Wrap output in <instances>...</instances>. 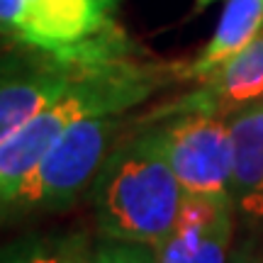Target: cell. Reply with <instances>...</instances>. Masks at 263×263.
<instances>
[{
  "label": "cell",
  "mask_w": 263,
  "mask_h": 263,
  "mask_svg": "<svg viewBox=\"0 0 263 263\" xmlns=\"http://www.w3.org/2000/svg\"><path fill=\"white\" fill-rule=\"evenodd\" d=\"M107 59V57H105ZM98 59H71L32 51L0 64V144L64 93Z\"/></svg>",
  "instance_id": "5b68a950"
},
{
  "label": "cell",
  "mask_w": 263,
  "mask_h": 263,
  "mask_svg": "<svg viewBox=\"0 0 263 263\" xmlns=\"http://www.w3.org/2000/svg\"><path fill=\"white\" fill-rule=\"evenodd\" d=\"M261 100H263V98H261Z\"/></svg>",
  "instance_id": "2e32d148"
},
{
  "label": "cell",
  "mask_w": 263,
  "mask_h": 263,
  "mask_svg": "<svg viewBox=\"0 0 263 263\" xmlns=\"http://www.w3.org/2000/svg\"><path fill=\"white\" fill-rule=\"evenodd\" d=\"M212 3H217V0H195V10H205L207 5H212Z\"/></svg>",
  "instance_id": "9a60e30c"
},
{
  "label": "cell",
  "mask_w": 263,
  "mask_h": 263,
  "mask_svg": "<svg viewBox=\"0 0 263 263\" xmlns=\"http://www.w3.org/2000/svg\"><path fill=\"white\" fill-rule=\"evenodd\" d=\"M161 149L185 195L229 200L234 139L224 115L185 112L156 127Z\"/></svg>",
  "instance_id": "277c9868"
},
{
  "label": "cell",
  "mask_w": 263,
  "mask_h": 263,
  "mask_svg": "<svg viewBox=\"0 0 263 263\" xmlns=\"http://www.w3.org/2000/svg\"><path fill=\"white\" fill-rule=\"evenodd\" d=\"M90 251L83 234L32 236L8 246L0 263H88Z\"/></svg>",
  "instance_id": "7c38bea8"
},
{
  "label": "cell",
  "mask_w": 263,
  "mask_h": 263,
  "mask_svg": "<svg viewBox=\"0 0 263 263\" xmlns=\"http://www.w3.org/2000/svg\"><path fill=\"white\" fill-rule=\"evenodd\" d=\"M88 263H156V256H154L151 246L105 239L98 249L90 251Z\"/></svg>",
  "instance_id": "4fadbf2b"
},
{
  "label": "cell",
  "mask_w": 263,
  "mask_h": 263,
  "mask_svg": "<svg viewBox=\"0 0 263 263\" xmlns=\"http://www.w3.org/2000/svg\"><path fill=\"white\" fill-rule=\"evenodd\" d=\"M117 0H32L49 34L76 57L127 54V39L112 22Z\"/></svg>",
  "instance_id": "ba28073f"
},
{
  "label": "cell",
  "mask_w": 263,
  "mask_h": 263,
  "mask_svg": "<svg viewBox=\"0 0 263 263\" xmlns=\"http://www.w3.org/2000/svg\"><path fill=\"white\" fill-rule=\"evenodd\" d=\"M183 202L185 190L156 127L115 149L95 178V224L112 241L156 249L176 227Z\"/></svg>",
  "instance_id": "7a4b0ae2"
},
{
  "label": "cell",
  "mask_w": 263,
  "mask_h": 263,
  "mask_svg": "<svg viewBox=\"0 0 263 263\" xmlns=\"http://www.w3.org/2000/svg\"><path fill=\"white\" fill-rule=\"evenodd\" d=\"M229 263H261L258 258H256L251 251H246V249H241V251H236V254H232V258H229Z\"/></svg>",
  "instance_id": "5bb4252c"
},
{
  "label": "cell",
  "mask_w": 263,
  "mask_h": 263,
  "mask_svg": "<svg viewBox=\"0 0 263 263\" xmlns=\"http://www.w3.org/2000/svg\"><path fill=\"white\" fill-rule=\"evenodd\" d=\"M263 29V0H227L215 34L190 64L183 66V81L202 83L227 61L244 51Z\"/></svg>",
  "instance_id": "30bf717a"
},
{
  "label": "cell",
  "mask_w": 263,
  "mask_h": 263,
  "mask_svg": "<svg viewBox=\"0 0 263 263\" xmlns=\"http://www.w3.org/2000/svg\"><path fill=\"white\" fill-rule=\"evenodd\" d=\"M234 219L232 200L185 195L176 227L154 249L156 263H229Z\"/></svg>",
  "instance_id": "8992f818"
},
{
  "label": "cell",
  "mask_w": 263,
  "mask_h": 263,
  "mask_svg": "<svg viewBox=\"0 0 263 263\" xmlns=\"http://www.w3.org/2000/svg\"><path fill=\"white\" fill-rule=\"evenodd\" d=\"M183 66L139 61L129 54L90 61L64 93L0 144V205L34 173L64 132L88 112H129L161 85L183 81Z\"/></svg>",
  "instance_id": "6da1fadb"
},
{
  "label": "cell",
  "mask_w": 263,
  "mask_h": 263,
  "mask_svg": "<svg viewBox=\"0 0 263 263\" xmlns=\"http://www.w3.org/2000/svg\"><path fill=\"white\" fill-rule=\"evenodd\" d=\"M234 139L229 200L234 215L263 236V100L227 115Z\"/></svg>",
  "instance_id": "9c48e42d"
},
{
  "label": "cell",
  "mask_w": 263,
  "mask_h": 263,
  "mask_svg": "<svg viewBox=\"0 0 263 263\" xmlns=\"http://www.w3.org/2000/svg\"><path fill=\"white\" fill-rule=\"evenodd\" d=\"M0 37L17 42L20 47L37 49V51H49L59 57L85 59L68 54L57 39L49 34L42 17L32 5V0H0Z\"/></svg>",
  "instance_id": "8fae6325"
},
{
  "label": "cell",
  "mask_w": 263,
  "mask_h": 263,
  "mask_svg": "<svg viewBox=\"0 0 263 263\" xmlns=\"http://www.w3.org/2000/svg\"><path fill=\"white\" fill-rule=\"evenodd\" d=\"M124 115L127 112L98 110L78 117L34 173L0 205V217L44 212L73 202L95 183L105 161L110 159Z\"/></svg>",
  "instance_id": "3957f363"
},
{
  "label": "cell",
  "mask_w": 263,
  "mask_h": 263,
  "mask_svg": "<svg viewBox=\"0 0 263 263\" xmlns=\"http://www.w3.org/2000/svg\"><path fill=\"white\" fill-rule=\"evenodd\" d=\"M261 98H263V29L244 51H239L232 61H227L207 81L197 83L193 93L161 105L159 110H154L146 120H166V117L185 115V112H215L227 117V115L236 112V110H241V107L256 103Z\"/></svg>",
  "instance_id": "52a82bcc"
}]
</instances>
